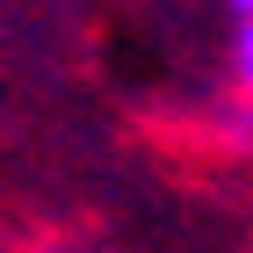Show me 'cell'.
I'll return each instance as SVG.
<instances>
[{
  "label": "cell",
  "instance_id": "2",
  "mask_svg": "<svg viewBox=\"0 0 253 253\" xmlns=\"http://www.w3.org/2000/svg\"><path fill=\"white\" fill-rule=\"evenodd\" d=\"M232 7H239V15H253V0H232Z\"/></svg>",
  "mask_w": 253,
  "mask_h": 253
},
{
  "label": "cell",
  "instance_id": "1",
  "mask_svg": "<svg viewBox=\"0 0 253 253\" xmlns=\"http://www.w3.org/2000/svg\"><path fill=\"white\" fill-rule=\"evenodd\" d=\"M239 80H246V94H253V15H246V29H239Z\"/></svg>",
  "mask_w": 253,
  "mask_h": 253
}]
</instances>
